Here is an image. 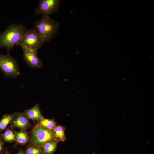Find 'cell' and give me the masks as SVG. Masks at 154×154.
Wrapping results in <instances>:
<instances>
[{
	"label": "cell",
	"instance_id": "1",
	"mask_svg": "<svg viewBox=\"0 0 154 154\" xmlns=\"http://www.w3.org/2000/svg\"><path fill=\"white\" fill-rule=\"evenodd\" d=\"M28 29L24 25L14 23L9 25L0 34V48H5L7 54L17 46Z\"/></svg>",
	"mask_w": 154,
	"mask_h": 154
},
{
	"label": "cell",
	"instance_id": "2",
	"mask_svg": "<svg viewBox=\"0 0 154 154\" xmlns=\"http://www.w3.org/2000/svg\"><path fill=\"white\" fill-rule=\"evenodd\" d=\"M33 26L45 42H48L57 35L60 24L49 16L42 15L34 21Z\"/></svg>",
	"mask_w": 154,
	"mask_h": 154
},
{
	"label": "cell",
	"instance_id": "3",
	"mask_svg": "<svg viewBox=\"0 0 154 154\" xmlns=\"http://www.w3.org/2000/svg\"><path fill=\"white\" fill-rule=\"evenodd\" d=\"M45 42L40 35L33 28L28 29L24 36L17 46L22 48L37 52L44 44Z\"/></svg>",
	"mask_w": 154,
	"mask_h": 154
},
{
	"label": "cell",
	"instance_id": "4",
	"mask_svg": "<svg viewBox=\"0 0 154 154\" xmlns=\"http://www.w3.org/2000/svg\"><path fill=\"white\" fill-rule=\"evenodd\" d=\"M31 141L33 145L42 148L44 144L47 143L58 141L53 131L44 128L37 124L32 130Z\"/></svg>",
	"mask_w": 154,
	"mask_h": 154
},
{
	"label": "cell",
	"instance_id": "5",
	"mask_svg": "<svg viewBox=\"0 0 154 154\" xmlns=\"http://www.w3.org/2000/svg\"><path fill=\"white\" fill-rule=\"evenodd\" d=\"M0 69L4 74L8 77L15 78L20 74L18 62L9 54H0Z\"/></svg>",
	"mask_w": 154,
	"mask_h": 154
},
{
	"label": "cell",
	"instance_id": "6",
	"mask_svg": "<svg viewBox=\"0 0 154 154\" xmlns=\"http://www.w3.org/2000/svg\"><path fill=\"white\" fill-rule=\"evenodd\" d=\"M60 6L59 0H40L34 13L42 15H48L56 13Z\"/></svg>",
	"mask_w": 154,
	"mask_h": 154
},
{
	"label": "cell",
	"instance_id": "7",
	"mask_svg": "<svg viewBox=\"0 0 154 154\" xmlns=\"http://www.w3.org/2000/svg\"><path fill=\"white\" fill-rule=\"evenodd\" d=\"M23 58L27 65L30 68H41L43 65L42 61L38 57L37 52L22 48Z\"/></svg>",
	"mask_w": 154,
	"mask_h": 154
},
{
	"label": "cell",
	"instance_id": "8",
	"mask_svg": "<svg viewBox=\"0 0 154 154\" xmlns=\"http://www.w3.org/2000/svg\"><path fill=\"white\" fill-rule=\"evenodd\" d=\"M11 123V126L23 131L26 130L30 125L29 119L24 112L18 113Z\"/></svg>",
	"mask_w": 154,
	"mask_h": 154
},
{
	"label": "cell",
	"instance_id": "9",
	"mask_svg": "<svg viewBox=\"0 0 154 154\" xmlns=\"http://www.w3.org/2000/svg\"><path fill=\"white\" fill-rule=\"evenodd\" d=\"M29 119L33 121H39L43 118L39 106L38 104L24 112Z\"/></svg>",
	"mask_w": 154,
	"mask_h": 154
},
{
	"label": "cell",
	"instance_id": "10",
	"mask_svg": "<svg viewBox=\"0 0 154 154\" xmlns=\"http://www.w3.org/2000/svg\"><path fill=\"white\" fill-rule=\"evenodd\" d=\"M15 141L17 144L24 145L27 143L29 138L27 134L24 131H15Z\"/></svg>",
	"mask_w": 154,
	"mask_h": 154
},
{
	"label": "cell",
	"instance_id": "11",
	"mask_svg": "<svg viewBox=\"0 0 154 154\" xmlns=\"http://www.w3.org/2000/svg\"><path fill=\"white\" fill-rule=\"evenodd\" d=\"M18 113L7 114L3 116L0 120V132L5 129L9 124L16 116Z\"/></svg>",
	"mask_w": 154,
	"mask_h": 154
},
{
	"label": "cell",
	"instance_id": "12",
	"mask_svg": "<svg viewBox=\"0 0 154 154\" xmlns=\"http://www.w3.org/2000/svg\"><path fill=\"white\" fill-rule=\"evenodd\" d=\"M55 137L58 141H64L66 140L65 129L61 125L56 126L53 129Z\"/></svg>",
	"mask_w": 154,
	"mask_h": 154
},
{
	"label": "cell",
	"instance_id": "13",
	"mask_svg": "<svg viewBox=\"0 0 154 154\" xmlns=\"http://www.w3.org/2000/svg\"><path fill=\"white\" fill-rule=\"evenodd\" d=\"M37 125L52 131L56 126V123L54 120L52 119H46L43 118L39 121Z\"/></svg>",
	"mask_w": 154,
	"mask_h": 154
},
{
	"label": "cell",
	"instance_id": "14",
	"mask_svg": "<svg viewBox=\"0 0 154 154\" xmlns=\"http://www.w3.org/2000/svg\"><path fill=\"white\" fill-rule=\"evenodd\" d=\"M58 141L50 142L45 144L43 147V154H52L56 149Z\"/></svg>",
	"mask_w": 154,
	"mask_h": 154
},
{
	"label": "cell",
	"instance_id": "15",
	"mask_svg": "<svg viewBox=\"0 0 154 154\" xmlns=\"http://www.w3.org/2000/svg\"><path fill=\"white\" fill-rule=\"evenodd\" d=\"M1 135L4 141L6 142L10 143L15 140V133L10 129L7 128Z\"/></svg>",
	"mask_w": 154,
	"mask_h": 154
},
{
	"label": "cell",
	"instance_id": "16",
	"mask_svg": "<svg viewBox=\"0 0 154 154\" xmlns=\"http://www.w3.org/2000/svg\"><path fill=\"white\" fill-rule=\"evenodd\" d=\"M23 153L24 154H43V150L41 147L33 145L29 147Z\"/></svg>",
	"mask_w": 154,
	"mask_h": 154
},
{
	"label": "cell",
	"instance_id": "17",
	"mask_svg": "<svg viewBox=\"0 0 154 154\" xmlns=\"http://www.w3.org/2000/svg\"><path fill=\"white\" fill-rule=\"evenodd\" d=\"M4 141L0 135V153H3L4 151Z\"/></svg>",
	"mask_w": 154,
	"mask_h": 154
},
{
	"label": "cell",
	"instance_id": "18",
	"mask_svg": "<svg viewBox=\"0 0 154 154\" xmlns=\"http://www.w3.org/2000/svg\"><path fill=\"white\" fill-rule=\"evenodd\" d=\"M16 154H24V153L21 151H20Z\"/></svg>",
	"mask_w": 154,
	"mask_h": 154
},
{
	"label": "cell",
	"instance_id": "19",
	"mask_svg": "<svg viewBox=\"0 0 154 154\" xmlns=\"http://www.w3.org/2000/svg\"><path fill=\"white\" fill-rule=\"evenodd\" d=\"M6 154H9V153L7 152H6Z\"/></svg>",
	"mask_w": 154,
	"mask_h": 154
}]
</instances>
